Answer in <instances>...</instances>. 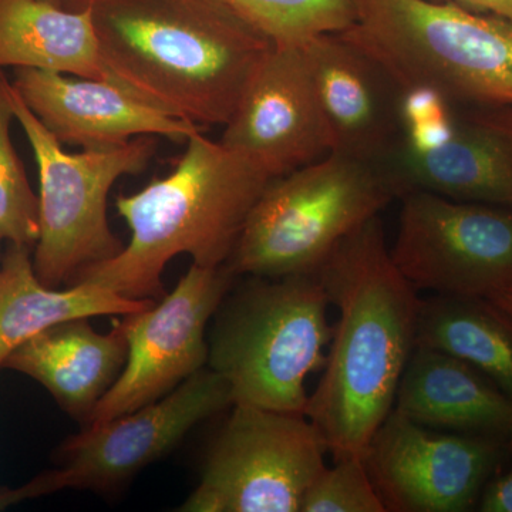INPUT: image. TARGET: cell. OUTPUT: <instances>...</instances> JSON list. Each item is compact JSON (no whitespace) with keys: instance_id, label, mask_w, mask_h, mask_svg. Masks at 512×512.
Instances as JSON below:
<instances>
[{"instance_id":"obj_1","label":"cell","mask_w":512,"mask_h":512,"mask_svg":"<svg viewBox=\"0 0 512 512\" xmlns=\"http://www.w3.org/2000/svg\"><path fill=\"white\" fill-rule=\"evenodd\" d=\"M316 274L339 315L305 416L338 461L363 456L394 409L417 345L420 298L394 265L380 215L343 239Z\"/></svg>"},{"instance_id":"obj_2","label":"cell","mask_w":512,"mask_h":512,"mask_svg":"<svg viewBox=\"0 0 512 512\" xmlns=\"http://www.w3.org/2000/svg\"><path fill=\"white\" fill-rule=\"evenodd\" d=\"M83 8L114 82L200 127L228 123L274 47L225 0H83Z\"/></svg>"},{"instance_id":"obj_3","label":"cell","mask_w":512,"mask_h":512,"mask_svg":"<svg viewBox=\"0 0 512 512\" xmlns=\"http://www.w3.org/2000/svg\"><path fill=\"white\" fill-rule=\"evenodd\" d=\"M269 181L247 158L198 131L170 174L117 198L130 241L119 255L84 269L74 284L92 282L127 298L157 301L165 295V266L175 256L190 255L204 268L227 265Z\"/></svg>"},{"instance_id":"obj_4","label":"cell","mask_w":512,"mask_h":512,"mask_svg":"<svg viewBox=\"0 0 512 512\" xmlns=\"http://www.w3.org/2000/svg\"><path fill=\"white\" fill-rule=\"evenodd\" d=\"M245 278L215 312L207 366L234 404L305 416L306 379L323 370L332 340L325 288L316 272Z\"/></svg>"},{"instance_id":"obj_5","label":"cell","mask_w":512,"mask_h":512,"mask_svg":"<svg viewBox=\"0 0 512 512\" xmlns=\"http://www.w3.org/2000/svg\"><path fill=\"white\" fill-rule=\"evenodd\" d=\"M339 33L382 64L404 93L512 104V22L443 0H353Z\"/></svg>"},{"instance_id":"obj_6","label":"cell","mask_w":512,"mask_h":512,"mask_svg":"<svg viewBox=\"0 0 512 512\" xmlns=\"http://www.w3.org/2000/svg\"><path fill=\"white\" fill-rule=\"evenodd\" d=\"M394 200L399 191L383 167L329 153L269 181L227 266L238 278L313 274Z\"/></svg>"},{"instance_id":"obj_7","label":"cell","mask_w":512,"mask_h":512,"mask_svg":"<svg viewBox=\"0 0 512 512\" xmlns=\"http://www.w3.org/2000/svg\"><path fill=\"white\" fill-rule=\"evenodd\" d=\"M0 96L25 131L39 173L40 235L33 268L49 288L73 285L84 269L123 251V242L110 228L107 198L121 177L146 170L156 154V138L137 137L120 147L67 153L2 70Z\"/></svg>"},{"instance_id":"obj_8","label":"cell","mask_w":512,"mask_h":512,"mask_svg":"<svg viewBox=\"0 0 512 512\" xmlns=\"http://www.w3.org/2000/svg\"><path fill=\"white\" fill-rule=\"evenodd\" d=\"M384 170L399 200L426 191L512 208V104L406 93L403 138Z\"/></svg>"},{"instance_id":"obj_9","label":"cell","mask_w":512,"mask_h":512,"mask_svg":"<svg viewBox=\"0 0 512 512\" xmlns=\"http://www.w3.org/2000/svg\"><path fill=\"white\" fill-rule=\"evenodd\" d=\"M325 443L303 414L234 404L183 512H301L326 468Z\"/></svg>"},{"instance_id":"obj_10","label":"cell","mask_w":512,"mask_h":512,"mask_svg":"<svg viewBox=\"0 0 512 512\" xmlns=\"http://www.w3.org/2000/svg\"><path fill=\"white\" fill-rule=\"evenodd\" d=\"M400 200L390 255L417 292L490 298L512 288V208L426 191Z\"/></svg>"},{"instance_id":"obj_11","label":"cell","mask_w":512,"mask_h":512,"mask_svg":"<svg viewBox=\"0 0 512 512\" xmlns=\"http://www.w3.org/2000/svg\"><path fill=\"white\" fill-rule=\"evenodd\" d=\"M237 279L227 265L192 264L171 293L146 311L123 316L126 365L86 424L104 423L157 402L207 366L205 329Z\"/></svg>"},{"instance_id":"obj_12","label":"cell","mask_w":512,"mask_h":512,"mask_svg":"<svg viewBox=\"0 0 512 512\" xmlns=\"http://www.w3.org/2000/svg\"><path fill=\"white\" fill-rule=\"evenodd\" d=\"M508 453V441L429 429L393 409L363 461L386 512H466Z\"/></svg>"},{"instance_id":"obj_13","label":"cell","mask_w":512,"mask_h":512,"mask_svg":"<svg viewBox=\"0 0 512 512\" xmlns=\"http://www.w3.org/2000/svg\"><path fill=\"white\" fill-rule=\"evenodd\" d=\"M229 406L234 400L228 383L205 366L157 402L87 424L56 450L66 488L116 490L170 453L201 421Z\"/></svg>"},{"instance_id":"obj_14","label":"cell","mask_w":512,"mask_h":512,"mask_svg":"<svg viewBox=\"0 0 512 512\" xmlns=\"http://www.w3.org/2000/svg\"><path fill=\"white\" fill-rule=\"evenodd\" d=\"M221 143L271 180L328 156L332 143L302 46H274L258 67Z\"/></svg>"},{"instance_id":"obj_15","label":"cell","mask_w":512,"mask_h":512,"mask_svg":"<svg viewBox=\"0 0 512 512\" xmlns=\"http://www.w3.org/2000/svg\"><path fill=\"white\" fill-rule=\"evenodd\" d=\"M332 151L365 163H389L404 133L402 87L382 64L345 37L303 45Z\"/></svg>"},{"instance_id":"obj_16","label":"cell","mask_w":512,"mask_h":512,"mask_svg":"<svg viewBox=\"0 0 512 512\" xmlns=\"http://www.w3.org/2000/svg\"><path fill=\"white\" fill-rule=\"evenodd\" d=\"M12 86L62 146L103 150L143 136L187 143L201 131L111 80L18 67Z\"/></svg>"},{"instance_id":"obj_17","label":"cell","mask_w":512,"mask_h":512,"mask_svg":"<svg viewBox=\"0 0 512 512\" xmlns=\"http://www.w3.org/2000/svg\"><path fill=\"white\" fill-rule=\"evenodd\" d=\"M127 353L123 320L111 332L99 333L89 319H73L26 340L6 357L2 369L32 377L64 412L87 423L119 379Z\"/></svg>"},{"instance_id":"obj_18","label":"cell","mask_w":512,"mask_h":512,"mask_svg":"<svg viewBox=\"0 0 512 512\" xmlns=\"http://www.w3.org/2000/svg\"><path fill=\"white\" fill-rule=\"evenodd\" d=\"M394 409L429 429L510 440L512 402L476 367L416 346L397 389Z\"/></svg>"},{"instance_id":"obj_19","label":"cell","mask_w":512,"mask_h":512,"mask_svg":"<svg viewBox=\"0 0 512 512\" xmlns=\"http://www.w3.org/2000/svg\"><path fill=\"white\" fill-rule=\"evenodd\" d=\"M32 249L9 244L0 261V369L6 357L37 333L66 320L126 316L157 301L131 299L92 282L59 291L37 278Z\"/></svg>"},{"instance_id":"obj_20","label":"cell","mask_w":512,"mask_h":512,"mask_svg":"<svg viewBox=\"0 0 512 512\" xmlns=\"http://www.w3.org/2000/svg\"><path fill=\"white\" fill-rule=\"evenodd\" d=\"M30 67L111 80L89 9L46 0H0V70Z\"/></svg>"},{"instance_id":"obj_21","label":"cell","mask_w":512,"mask_h":512,"mask_svg":"<svg viewBox=\"0 0 512 512\" xmlns=\"http://www.w3.org/2000/svg\"><path fill=\"white\" fill-rule=\"evenodd\" d=\"M416 346L476 367L512 402V318L491 299L437 293L420 299Z\"/></svg>"},{"instance_id":"obj_22","label":"cell","mask_w":512,"mask_h":512,"mask_svg":"<svg viewBox=\"0 0 512 512\" xmlns=\"http://www.w3.org/2000/svg\"><path fill=\"white\" fill-rule=\"evenodd\" d=\"M274 46H303L355 23L353 0H225Z\"/></svg>"},{"instance_id":"obj_23","label":"cell","mask_w":512,"mask_h":512,"mask_svg":"<svg viewBox=\"0 0 512 512\" xmlns=\"http://www.w3.org/2000/svg\"><path fill=\"white\" fill-rule=\"evenodd\" d=\"M15 119L0 96V239L33 249L39 241V197L30 187L25 167L10 138Z\"/></svg>"},{"instance_id":"obj_24","label":"cell","mask_w":512,"mask_h":512,"mask_svg":"<svg viewBox=\"0 0 512 512\" xmlns=\"http://www.w3.org/2000/svg\"><path fill=\"white\" fill-rule=\"evenodd\" d=\"M301 512H386L363 456L326 467L303 497Z\"/></svg>"},{"instance_id":"obj_25","label":"cell","mask_w":512,"mask_h":512,"mask_svg":"<svg viewBox=\"0 0 512 512\" xmlns=\"http://www.w3.org/2000/svg\"><path fill=\"white\" fill-rule=\"evenodd\" d=\"M64 488H66V481H64L62 471L59 468L40 474V476L33 478L30 483L19 488L0 487V510L9 507V505L18 504L20 501L28 500V498L56 493V491L64 490Z\"/></svg>"},{"instance_id":"obj_26","label":"cell","mask_w":512,"mask_h":512,"mask_svg":"<svg viewBox=\"0 0 512 512\" xmlns=\"http://www.w3.org/2000/svg\"><path fill=\"white\" fill-rule=\"evenodd\" d=\"M512 456V434L508 440ZM478 508L483 512H512V464L504 473L498 471L485 485Z\"/></svg>"},{"instance_id":"obj_27","label":"cell","mask_w":512,"mask_h":512,"mask_svg":"<svg viewBox=\"0 0 512 512\" xmlns=\"http://www.w3.org/2000/svg\"><path fill=\"white\" fill-rule=\"evenodd\" d=\"M476 12L500 16L512 22V0H443Z\"/></svg>"},{"instance_id":"obj_28","label":"cell","mask_w":512,"mask_h":512,"mask_svg":"<svg viewBox=\"0 0 512 512\" xmlns=\"http://www.w3.org/2000/svg\"><path fill=\"white\" fill-rule=\"evenodd\" d=\"M488 299L497 303V305L512 318V288L507 289V291L495 293V295L490 296Z\"/></svg>"},{"instance_id":"obj_29","label":"cell","mask_w":512,"mask_h":512,"mask_svg":"<svg viewBox=\"0 0 512 512\" xmlns=\"http://www.w3.org/2000/svg\"><path fill=\"white\" fill-rule=\"evenodd\" d=\"M46 2L62 6V8L77 10L82 6L83 0H46Z\"/></svg>"},{"instance_id":"obj_30","label":"cell","mask_w":512,"mask_h":512,"mask_svg":"<svg viewBox=\"0 0 512 512\" xmlns=\"http://www.w3.org/2000/svg\"><path fill=\"white\" fill-rule=\"evenodd\" d=\"M0 242H2V239H0Z\"/></svg>"}]
</instances>
